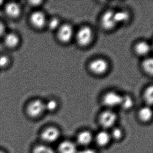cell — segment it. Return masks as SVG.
<instances>
[{
	"mask_svg": "<svg viewBox=\"0 0 153 153\" xmlns=\"http://www.w3.org/2000/svg\"><path fill=\"white\" fill-rule=\"evenodd\" d=\"M110 65L108 60L103 58H95L89 64V69L93 74L101 76L108 72Z\"/></svg>",
	"mask_w": 153,
	"mask_h": 153,
	"instance_id": "6da1fadb",
	"label": "cell"
},
{
	"mask_svg": "<svg viewBox=\"0 0 153 153\" xmlns=\"http://www.w3.org/2000/svg\"><path fill=\"white\" fill-rule=\"evenodd\" d=\"M100 26L106 31L113 30L118 25L114 16V10H108L101 15L100 17Z\"/></svg>",
	"mask_w": 153,
	"mask_h": 153,
	"instance_id": "7a4b0ae2",
	"label": "cell"
},
{
	"mask_svg": "<svg viewBox=\"0 0 153 153\" xmlns=\"http://www.w3.org/2000/svg\"><path fill=\"white\" fill-rule=\"evenodd\" d=\"M94 33L91 27L85 26L81 27L76 34V39L79 45L86 47L90 45L93 41Z\"/></svg>",
	"mask_w": 153,
	"mask_h": 153,
	"instance_id": "3957f363",
	"label": "cell"
},
{
	"mask_svg": "<svg viewBox=\"0 0 153 153\" xmlns=\"http://www.w3.org/2000/svg\"><path fill=\"white\" fill-rule=\"evenodd\" d=\"M122 95L114 91L106 92L102 97V102L104 105L109 108L120 106L122 100Z\"/></svg>",
	"mask_w": 153,
	"mask_h": 153,
	"instance_id": "277c9868",
	"label": "cell"
},
{
	"mask_svg": "<svg viewBox=\"0 0 153 153\" xmlns=\"http://www.w3.org/2000/svg\"><path fill=\"white\" fill-rule=\"evenodd\" d=\"M99 119L102 126L104 128H109L115 124L117 120V116L112 110H106L100 114Z\"/></svg>",
	"mask_w": 153,
	"mask_h": 153,
	"instance_id": "5b68a950",
	"label": "cell"
},
{
	"mask_svg": "<svg viewBox=\"0 0 153 153\" xmlns=\"http://www.w3.org/2000/svg\"><path fill=\"white\" fill-rule=\"evenodd\" d=\"M152 50L151 44L145 40L136 42L133 47L134 53L140 57H146Z\"/></svg>",
	"mask_w": 153,
	"mask_h": 153,
	"instance_id": "8992f818",
	"label": "cell"
},
{
	"mask_svg": "<svg viewBox=\"0 0 153 153\" xmlns=\"http://www.w3.org/2000/svg\"><path fill=\"white\" fill-rule=\"evenodd\" d=\"M45 109V103L40 100H36L27 107V114L32 117H37L40 115Z\"/></svg>",
	"mask_w": 153,
	"mask_h": 153,
	"instance_id": "52a82bcc",
	"label": "cell"
},
{
	"mask_svg": "<svg viewBox=\"0 0 153 153\" xmlns=\"http://www.w3.org/2000/svg\"><path fill=\"white\" fill-rule=\"evenodd\" d=\"M74 35V29L70 25L65 24L59 28L58 37L62 42H68L72 39Z\"/></svg>",
	"mask_w": 153,
	"mask_h": 153,
	"instance_id": "ba28073f",
	"label": "cell"
},
{
	"mask_svg": "<svg viewBox=\"0 0 153 153\" xmlns=\"http://www.w3.org/2000/svg\"><path fill=\"white\" fill-rule=\"evenodd\" d=\"M59 137V132L57 128L53 127L47 128L41 133V139L47 143H52L57 141Z\"/></svg>",
	"mask_w": 153,
	"mask_h": 153,
	"instance_id": "9c48e42d",
	"label": "cell"
},
{
	"mask_svg": "<svg viewBox=\"0 0 153 153\" xmlns=\"http://www.w3.org/2000/svg\"><path fill=\"white\" fill-rule=\"evenodd\" d=\"M31 21L32 24L38 28H43L47 23L45 16L41 12L33 13L31 16Z\"/></svg>",
	"mask_w": 153,
	"mask_h": 153,
	"instance_id": "30bf717a",
	"label": "cell"
},
{
	"mask_svg": "<svg viewBox=\"0 0 153 153\" xmlns=\"http://www.w3.org/2000/svg\"><path fill=\"white\" fill-rule=\"evenodd\" d=\"M114 16L118 26L126 24L130 20V13L124 10H114Z\"/></svg>",
	"mask_w": 153,
	"mask_h": 153,
	"instance_id": "8fae6325",
	"label": "cell"
},
{
	"mask_svg": "<svg viewBox=\"0 0 153 153\" xmlns=\"http://www.w3.org/2000/svg\"><path fill=\"white\" fill-rule=\"evenodd\" d=\"M138 116L142 122L151 121L153 117V110L151 107L146 105L141 108L138 112Z\"/></svg>",
	"mask_w": 153,
	"mask_h": 153,
	"instance_id": "7c38bea8",
	"label": "cell"
},
{
	"mask_svg": "<svg viewBox=\"0 0 153 153\" xmlns=\"http://www.w3.org/2000/svg\"><path fill=\"white\" fill-rule=\"evenodd\" d=\"M58 151L59 153H77V149L75 143L69 141H64L60 143Z\"/></svg>",
	"mask_w": 153,
	"mask_h": 153,
	"instance_id": "4fadbf2b",
	"label": "cell"
},
{
	"mask_svg": "<svg viewBox=\"0 0 153 153\" xmlns=\"http://www.w3.org/2000/svg\"><path fill=\"white\" fill-rule=\"evenodd\" d=\"M141 68L146 74L153 76V58L147 57L141 63Z\"/></svg>",
	"mask_w": 153,
	"mask_h": 153,
	"instance_id": "5bb4252c",
	"label": "cell"
},
{
	"mask_svg": "<svg viewBox=\"0 0 153 153\" xmlns=\"http://www.w3.org/2000/svg\"><path fill=\"white\" fill-rule=\"evenodd\" d=\"M6 13L8 16L13 17L19 16L21 13V8L18 4L14 2L8 3L5 8Z\"/></svg>",
	"mask_w": 153,
	"mask_h": 153,
	"instance_id": "9a60e30c",
	"label": "cell"
},
{
	"mask_svg": "<svg viewBox=\"0 0 153 153\" xmlns=\"http://www.w3.org/2000/svg\"><path fill=\"white\" fill-rule=\"evenodd\" d=\"M134 105V100L131 96L128 94L122 95V100L120 107L125 110L131 109Z\"/></svg>",
	"mask_w": 153,
	"mask_h": 153,
	"instance_id": "2e32d148",
	"label": "cell"
},
{
	"mask_svg": "<svg viewBox=\"0 0 153 153\" xmlns=\"http://www.w3.org/2000/svg\"><path fill=\"white\" fill-rule=\"evenodd\" d=\"M92 140V136L89 131H83L80 133L77 137V141L80 145H89Z\"/></svg>",
	"mask_w": 153,
	"mask_h": 153,
	"instance_id": "e0dca14e",
	"label": "cell"
},
{
	"mask_svg": "<svg viewBox=\"0 0 153 153\" xmlns=\"http://www.w3.org/2000/svg\"><path fill=\"white\" fill-rule=\"evenodd\" d=\"M143 100L149 106L153 105V85L148 86L143 91Z\"/></svg>",
	"mask_w": 153,
	"mask_h": 153,
	"instance_id": "ac0fdd59",
	"label": "cell"
},
{
	"mask_svg": "<svg viewBox=\"0 0 153 153\" xmlns=\"http://www.w3.org/2000/svg\"><path fill=\"white\" fill-rule=\"evenodd\" d=\"M110 140V135L105 131H101L99 133L95 138L96 142L100 146H106L109 143Z\"/></svg>",
	"mask_w": 153,
	"mask_h": 153,
	"instance_id": "d6986e66",
	"label": "cell"
},
{
	"mask_svg": "<svg viewBox=\"0 0 153 153\" xmlns=\"http://www.w3.org/2000/svg\"><path fill=\"white\" fill-rule=\"evenodd\" d=\"M4 41L7 46L10 47H14L18 45L20 42V39L15 33H9L5 36Z\"/></svg>",
	"mask_w": 153,
	"mask_h": 153,
	"instance_id": "ffe728a7",
	"label": "cell"
},
{
	"mask_svg": "<svg viewBox=\"0 0 153 153\" xmlns=\"http://www.w3.org/2000/svg\"><path fill=\"white\" fill-rule=\"evenodd\" d=\"M33 153H55L51 147L44 145L36 146L33 150Z\"/></svg>",
	"mask_w": 153,
	"mask_h": 153,
	"instance_id": "44dd1931",
	"label": "cell"
},
{
	"mask_svg": "<svg viewBox=\"0 0 153 153\" xmlns=\"http://www.w3.org/2000/svg\"><path fill=\"white\" fill-rule=\"evenodd\" d=\"M47 25L48 27L50 30H55L59 27L60 22L58 19L54 18L48 22Z\"/></svg>",
	"mask_w": 153,
	"mask_h": 153,
	"instance_id": "7402d4cb",
	"label": "cell"
},
{
	"mask_svg": "<svg viewBox=\"0 0 153 153\" xmlns=\"http://www.w3.org/2000/svg\"><path fill=\"white\" fill-rule=\"evenodd\" d=\"M57 107V103L54 100H50L45 103V109L49 111H53Z\"/></svg>",
	"mask_w": 153,
	"mask_h": 153,
	"instance_id": "603a6c76",
	"label": "cell"
},
{
	"mask_svg": "<svg viewBox=\"0 0 153 153\" xmlns=\"http://www.w3.org/2000/svg\"><path fill=\"white\" fill-rule=\"evenodd\" d=\"M112 136L116 140H119L122 136V131L118 128H116L112 131Z\"/></svg>",
	"mask_w": 153,
	"mask_h": 153,
	"instance_id": "cb8c5ba5",
	"label": "cell"
},
{
	"mask_svg": "<svg viewBox=\"0 0 153 153\" xmlns=\"http://www.w3.org/2000/svg\"><path fill=\"white\" fill-rule=\"evenodd\" d=\"M8 59L5 56H0V68H4L8 64Z\"/></svg>",
	"mask_w": 153,
	"mask_h": 153,
	"instance_id": "d4e9b609",
	"label": "cell"
},
{
	"mask_svg": "<svg viewBox=\"0 0 153 153\" xmlns=\"http://www.w3.org/2000/svg\"><path fill=\"white\" fill-rule=\"evenodd\" d=\"M5 33V29L4 25L2 23H0V37L4 35Z\"/></svg>",
	"mask_w": 153,
	"mask_h": 153,
	"instance_id": "484cf974",
	"label": "cell"
},
{
	"mask_svg": "<svg viewBox=\"0 0 153 153\" xmlns=\"http://www.w3.org/2000/svg\"><path fill=\"white\" fill-rule=\"evenodd\" d=\"M78 153H96L95 152L93 149H83L81 151Z\"/></svg>",
	"mask_w": 153,
	"mask_h": 153,
	"instance_id": "4316f807",
	"label": "cell"
},
{
	"mask_svg": "<svg viewBox=\"0 0 153 153\" xmlns=\"http://www.w3.org/2000/svg\"><path fill=\"white\" fill-rule=\"evenodd\" d=\"M151 46H152V50H153V42H152V44H151Z\"/></svg>",
	"mask_w": 153,
	"mask_h": 153,
	"instance_id": "83f0119b",
	"label": "cell"
},
{
	"mask_svg": "<svg viewBox=\"0 0 153 153\" xmlns=\"http://www.w3.org/2000/svg\"><path fill=\"white\" fill-rule=\"evenodd\" d=\"M3 1H0V6L2 5V3H3Z\"/></svg>",
	"mask_w": 153,
	"mask_h": 153,
	"instance_id": "f1b7e54d",
	"label": "cell"
},
{
	"mask_svg": "<svg viewBox=\"0 0 153 153\" xmlns=\"http://www.w3.org/2000/svg\"><path fill=\"white\" fill-rule=\"evenodd\" d=\"M0 153H3V152L1 151H0Z\"/></svg>",
	"mask_w": 153,
	"mask_h": 153,
	"instance_id": "f546056e",
	"label": "cell"
}]
</instances>
